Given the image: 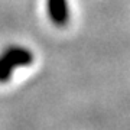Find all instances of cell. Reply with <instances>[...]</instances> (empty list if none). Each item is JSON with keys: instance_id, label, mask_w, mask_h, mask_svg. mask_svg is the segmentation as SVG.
Masks as SVG:
<instances>
[{"instance_id": "obj_1", "label": "cell", "mask_w": 130, "mask_h": 130, "mask_svg": "<svg viewBox=\"0 0 130 130\" xmlns=\"http://www.w3.org/2000/svg\"><path fill=\"white\" fill-rule=\"evenodd\" d=\"M0 55L3 56L14 70L20 68V67H29L35 61L33 52L30 49H28V48H25V46H18V45L7 46Z\"/></svg>"}, {"instance_id": "obj_2", "label": "cell", "mask_w": 130, "mask_h": 130, "mask_svg": "<svg viewBox=\"0 0 130 130\" xmlns=\"http://www.w3.org/2000/svg\"><path fill=\"white\" fill-rule=\"evenodd\" d=\"M46 10L51 22L58 28H64L70 22L68 0H46Z\"/></svg>"}, {"instance_id": "obj_3", "label": "cell", "mask_w": 130, "mask_h": 130, "mask_svg": "<svg viewBox=\"0 0 130 130\" xmlns=\"http://www.w3.org/2000/svg\"><path fill=\"white\" fill-rule=\"evenodd\" d=\"M13 71H14L13 67L0 55V83H7V81L12 78Z\"/></svg>"}]
</instances>
